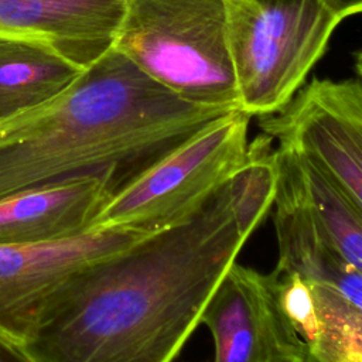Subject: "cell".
<instances>
[{
  "instance_id": "1",
  "label": "cell",
  "mask_w": 362,
  "mask_h": 362,
  "mask_svg": "<svg viewBox=\"0 0 362 362\" xmlns=\"http://www.w3.org/2000/svg\"><path fill=\"white\" fill-rule=\"evenodd\" d=\"M247 239L228 180L185 218L69 276L20 351L28 362H173Z\"/></svg>"
},
{
  "instance_id": "2",
  "label": "cell",
  "mask_w": 362,
  "mask_h": 362,
  "mask_svg": "<svg viewBox=\"0 0 362 362\" xmlns=\"http://www.w3.org/2000/svg\"><path fill=\"white\" fill-rule=\"evenodd\" d=\"M229 112L177 98L110 47L57 96L0 123V198L81 177L113 195Z\"/></svg>"
},
{
  "instance_id": "3",
  "label": "cell",
  "mask_w": 362,
  "mask_h": 362,
  "mask_svg": "<svg viewBox=\"0 0 362 362\" xmlns=\"http://www.w3.org/2000/svg\"><path fill=\"white\" fill-rule=\"evenodd\" d=\"M238 107L252 116L280 110L361 0H223Z\"/></svg>"
},
{
  "instance_id": "4",
  "label": "cell",
  "mask_w": 362,
  "mask_h": 362,
  "mask_svg": "<svg viewBox=\"0 0 362 362\" xmlns=\"http://www.w3.org/2000/svg\"><path fill=\"white\" fill-rule=\"evenodd\" d=\"M110 47L185 102L239 110L223 0H123Z\"/></svg>"
},
{
  "instance_id": "5",
  "label": "cell",
  "mask_w": 362,
  "mask_h": 362,
  "mask_svg": "<svg viewBox=\"0 0 362 362\" xmlns=\"http://www.w3.org/2000/svg\"><path fill=\"white\" fill-rule=\"evenodd\" d=\"M249 122L240 110L209 122L113 194L92 229L156 232L194 212L243 163Z\"/></svg>"
},
{
  "instance_id": "6",
  "label": "cell",
  "mask_w": 362,
  "mask_h": 362,
  "mask_svg": "<svg viewBox=\"0 0 362 362\" xmlns=\"http://www.w3.org/2000/svg\"><path fill=\"white\" fill-rule=\"evenodd\" d=\"M276 148L308 158L362 208V83L314 79L276 113L260 116Z\"/></svg>"
},
{
  "instance_id": "7",
  "label": "cell",
  "mask_w": 362,
  "mask_h": 362,
  "mask_svg": "<svg viewBox=\"0 0 362 362\" xmlns=\"http://www.w3.org/2000/svg\"><path fill=\"white\" fill-rule=\"evenodd\" d=\"M199 324L214 342L208 362H304L305 346L286 318L267 274L232 263Z\"/></svg>"
},
{
  "instance_id": "8",
  "label": "cell",
  "mask_w": 362,
  "mask_h": 362,
  "mask_svg": "<svg viewBox=\"0 0 362 362\" xmlns=\"http://www.w3.org/2000/svg\"><path fill=\"white\" fill-rule=\"evenodd\" d=\"M147 233L151 232L99 228L57 240L0 245V325L21 345L37 308L61 283Z\"/></svg>"
},
{
  "instance_id": "9",
  "label": "cell",
  "mask_w": 362,
  "mask_h": 362,
  "mask_svg": "<svg viewBox=\"0 0 362 362\" xmlns=\"http://www.w3.org/2000/svg\"><path fill=\"white\" fill-rule=\"evenodd\" d=\"M123 0H0V34L44 42L81 68L110 48Z\"/></svg>"
},
{
  "instance_id": "10",
  "label": "cell",
  "mask_w": 362,
  "mask_h": 362,
  "mask_svg": "<svg viewBox=\"0 0 362 362\" xmlns=\"http://www.w3.org/2000/svg\"><path fill=\"white\" fill-rule=\"evenodd\" d=\"M112 197L95 177L38 185L0 198V245L38 243L76 236L92 229Z\"/></svg>"
},
{
  "instance_id": "11",
  "label": "cell",
  "mask_w": 362,
  "mask_h": 362,
  "mask_svg": "<svg viewBox=\"0 0 362 362\" xmlns=\"http://www.w3.org/2000/svg\"><path fill=\"white\" fill-rule=\"evenodd\" d=\"M83 69L44 42L0 34V123L52 99Z\"/></svg>"
},
{
  "instance_id": "12",
  "label": "cell",
  "mask_w": 362,
  "mask_h": 362,
  "mask_svg": "<svg viewBox=\"0 0 362 362\" xmlns=\"http://www.w3.org/2000/svg\"><path fill=\"white\" fill-rule=\"evenodd\" d=\"M286 153L296 163L305 199L317 222L342 259L361 270L362 208L315 163L290 151Z\"/></svg>"
},
{
  "instance_id": "13",
  "label": "cell",
  "mask_w": 362,
  "mask_h": 362,
  "mask_svg": "<svg viewBox=\"0 0 362 362\" xmlns=\"http://www.w3.org/2000/svg\"><path fill=\"white\" fill-rule=\"evenodd\" d=\"M277 174L276 147L262 133L249 141L243 163L229 178L235 218L246 238H250L273 205Z\"/></svg>"
},
{
  "instance_id": "14",
  "label": "cell",
  "mask_w": 362,
  "mask_h": 362,
  "mask_svg": "<svg viewBox=\"0 0 362 362\" xmlns=\"http://www.w3.org/2000/svg\"><path fill=\"white\" fill-rule=\"evenodd\" d=\"M0 362H28L20 351V346L0 341Z\"/></svg>"
},
{
  "instance_id": "15",
  "label": "cell",
  "mask_w": 362,
  "mask_h": 362,
  "mask_svg": "<svg viewBox=\"0 0 362 362\" xmlns=\"http://www.w3.org/2000/svg\"><path fill=\"white\" fill-rule=\"evenodd\" d=\"M0 341H3V342H6V344H10V345H16V346H20L18 344H17V341L0 325Z\"/></svg>"
},
{
  "instance_id": "16",
  "label": "cell",
  "mask_w": 362,
  "mask_h": 362,
  "mask_svg": "<svg viewBox=\"0 0 362 362\" xmlns=\"http://www.w3.org/2000/svg\"><path fill=\"white\" fill-rule=\"evenodd\" d=\"M304 362H314V361H311V359H304Z\"/></svg>"
}]
</instances>
